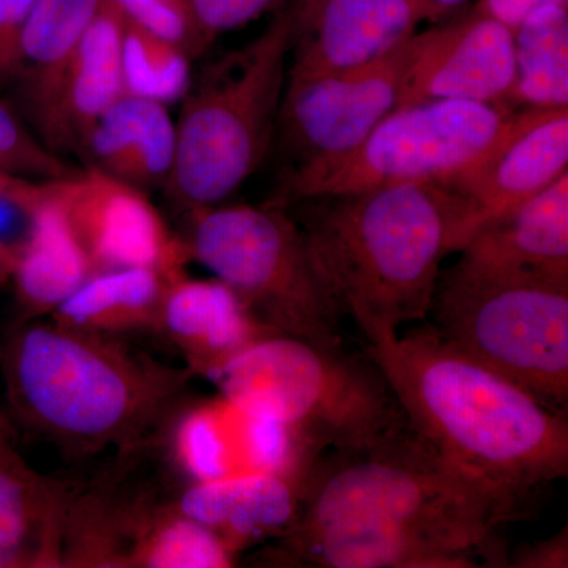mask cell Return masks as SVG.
<instances>
[{
  "label": "cell",
  "mask_w": 568,
  "mask_h": 568,
  "mask_svg": "<svg viewBox=\"0 0 568 568\" xmlns=\"http://www.w3.org/2000/svg\"><path fill=\"white\" fill-rule=\"evenodd\" d=\"M211 381L219 394L290 426L321 450L364 454L416 433L368 357L362 361L293 336L257 339Z\"/></svg>",
  "instance_id": "5b68a950"
},
{
  "label": "cell",
  "mask_w": 568,
  "mask_h": 568,
  "mask_svg": "<svg viewBox=\"0 0 568 568\" xmlns=\"http://www.w3.org/2000/svg\"><path fill=\"white\" fill-rule=\"evenodd\" d=\"M0 369L10 420L65 457L155 446L193 373L133 349L121 336L50 321H17Z\"/></svg>",
  "instance_id": "3957f363"
},
{
  "label": "cell",
  "mask_w": 568,
  "mask_h": 568,
  "mask_svg": "<svg viewBox=\"0 0 568 568\" xmlns=\"http://www.w3.org/2000/svg\"><path fill=\"white\" fill-rule=\"evenodd\" d=\"M7 283V280L3 278L2 275H0V286H2V284H6Z\"/></svg>",
  "instance_id": "e575fe53"
},
{
  "label": "cell",
  "mask_w": 568,
  "mask_h": 568,
  "mask_svg": "<svg viewBox=\"0 0 568 568\" xmlns=\"http://www.w3.org/2000/svg\"><path fill=\"white\" fill-rule=\"evenodd\" d=\"M123 14V13H122ZM192 55L123 17L122 84L125 95L163 104L181 102L193 84Z\"/></svg>",
  "instance_id": "484cf974"
},
{
  "label": "cell",
  "mask_w": 568,
  "mask_h": 568,
  "mask_svg": "<svg viewBox=\"0 0 568 568\" xmlns=\"http://www.w3.org/2000/svg\"><path fill=\"white\" fill-rule=\"evenodd\" d=\"M37 0H0V81L18 80L20 39Z\"/></svg>",
  "instance_id": "f546056e"
},
{
  "label": "cell",
  "mask_w": 568,
  "mask_h": 568,
  "mask_svg": "<svg viewBox=\"0 0 568 568\" xmlns=\"http://www.w3.org/2000/svg\"><path fill=\"white\" fill-rule=\"evenodd\" d=\"M126 20L178 44L192 58L203 54L209 43L194 21L186 0H112Z\"/></svg>",
  "instance_id": "83f0119b"
},
{
  "label": "cell",
  "mask_w": 568,
  "mask_h": 568,
  "mask_svg": "<svg viewBox=\"0 0 568 568\" xmlns=\"http://www.w3.org/2000/svg\"><path fill=\"white\" fill-rule=\"evenodd\" d=\"M171 278L173 276L145 267L97 272L48 317L93 334H156Z\"/></svg>",
  "instance_id": "cb8c5ba5"
},
{
  "label": "cell",
  "mask_w": 568,
  "mask_h": 568,
  "mask_svg": "<svg viewBox=\"0 0 568 568\" xmlns=\"http://www.w3.org/2000/svg\"><path fill=\"white\" fill-rule=\"evenodd\" d=\"M517 78L508 102L537 110L568 108V6H544L514 31Z\"/></svg>",
  "instance_id": "d4e9b609"
},
{
  "label": "cell",
  "mask_w": 568,
  "mask_h": 568,
  "mask_svg": "<svg viewBox=\"0 0 568 568\" xmlns=\"http://www.w3.org/2000/svg\"><path fill=\"white\" fill-rule=\"evenodd\" d=\"M95 274V265L52 193L50 182H43L31 237L10 278L18 321L50 316Z\"/></svg>",
  "instance_id": "7402d4cb"
},
{
  "label": "cell",
  "mask_w": 568,
  "mask_h": 568,
  "mask_svg": "<svg viewBox=\"0 0 568 568\" xmlns=\"http://www.w3.org/2000/svg\"><path fill=\"white\" fill-rule=\"evenodd\" d=\"M406 44L362 69L286 78L278 125L295 166L346 155L395 110Z\"/></svg>",
  "instance_id": "7c38bea8"
},
{
  "label": "cell",
  "mask_w": 568,
  "mask_h": 568,
  "mask_svg": "<svg viewBox=\"0 0 568 568\" xmlns=\"http://www.w3.org/2000/svg\"><path fill=\"white\" fill-rule=\"evenodd\" d=\"M517 78L514 31L474 9L407 40L398 104L506 103Z\"/></svg>",
  "instance_id": "5bb4252c"
},
{
  "label": "cell",
  "mask_w": 568,
  "mask_h": 568,
  "mask_svg": "<svg viewBox=\"0 0 568 568\" xmlns=\"http://www.w3.org/2000/svg\"><path fill=\"white\" fill-rule=\"evenodd\" d=\"M156 446L183 484L250 474L308 477L323 452L290 426L250 413L219 394L175 407Z\"/></svg>",
  "instance_id": "30bf717a"
},
{
  "label": "cell",
  "mask_w": 568,
  "mask_h": 568,
  "mask_svg": "<svg viewBox=\"0 0 568 568\" xmlns=\"http://www.w3.org/2000/svg\"><path fill=\"white\" fill-rule=\"evenodd\" d=\"M416 435L495 504L504 525L528 517L568 474L566 414L459 353L432 325L369 345Z\"/></svg>",
  "instance_id": "7a4b0ae2"
},
{
  "label": "cell",
  "mask_w": 568,
  "mask_h": 568,
  "mask_svg": "<svg viewBox=\"0 0 568 568\" xmlns=\"http://www.w3.org/2000/svg\"><path fill=\"white\" fill-rule=\"evenodd\" d=\"M437 335L556 413L568 403V280L469 274L437 280Z\"/></svg>",
  "instance_id": "ba28073f"
},
{
  "label": "cell",
  "mask_w": 568,
  "mask_h": 568,
  "mask_svg": "<svg viewBox=\"0 0 568 568\" xmlns=\"http://www.w3.org/2000/svg\"><path fill=\"white\" fill-rule=\"evenodd\" d=\"M507 567L514 568H567L568 536L567 526L555 537L536 544L525 545L508 558Z\"/></svg>",
  "instance_id": "4dcf8cb0"
},
{
  "label": "cell",
  "mask_w": 568,
  "mask_h": 568,
  "mask_svg": "<svg viewBox=\"0 0 568 568\" xmlns=\"http://www.w3.org/2000/svg\"><path fill=\"white\" fill-rule=\"evenodd\" d=\"M97 272L145 267L175 276L192 261L148 193L88 168L50 181Z\"/></svg>",
  "instance_id": "4fadbf2b"
},
{
  "label": "cell",
  "mask_w": 568,
  "mask_h": 568,
  "mask_svg": "<svg viewBox=\"0 0 568 568\" xmlns=\"http://www.w3.org/2000/svg\"><path fill=\"white\" fill-rule=\"evenodd\" d=\"M552 3L568 6V0H478L474 9L487 17L495 18L515 31L534 10L544 6H552Z\"/></svg>",
  "instance_id": "1f68e13d"
},
{
  "label": "cell",
  "mask_w": 568,
  "mask_h": 568,
  "mask_svg": "<svg viewBox=\"0 0 568 568\" xmlns=\"http://www.w3.org/2000/svg\"><path fill=\"white\" fill-rule=\"evenodd\" d=\"M293 39L290 6L193 82L175 122L178 151L164 185L183 211L222 203L263 163L278 125Z\"/></svg>",
  "instance_id": "8992f818"
},
{
  "label": "cell",
  "mask_w": 568,
  "mask_h": 568,
  "mask_svg": "<svg viewBox=\"0 0 568 568\" xmlns=\"http://www.w3.org/2000/svg\"><path fill=\"white\" fill-rule=\"evenodd\" d=\"M205 41L248 24L271 9L275 0H186Z\"/></svg>",
  "instance_id": "f1b7e54d"
},
{
  "label": "cell",
  "mask_w": 568,
  "mask_h": 568,
  "mask_svg": "<svg viewBox=\"0 0 568 568\" xmlns=\"http://www.w3.org/2000/svg\"><path fill=\"white\" fill-rule=\"evenodd\" d=\"M454 267L469 274L568 280V173L481 227Z\"/></svg>",
  "instance_id": "ac0fdd59"
},
{
  "label": "cell",
  "mask_w": 568,
  "mask_h": 568,
  "mask_svg": "<svg viewBox=\"0 0 568 568\" xmlns=\"http://www.w3.org/2000/svg\"><path fill=\"white\" fill-rule=\"evenodd\" d=\"M504 526L480 488L414 433L320 459L275 562L320 568L507 567Z\"/></svg>",
  "instance_id": "6da1fadb"
},
{
  "label": "cell",
  "mask_w": 568,
  "mask_h": 568,
  "mask_svg": "<svg viewBox=\"0 0 568 568\" xmlns=\"http://www.w3.org/2000/svg\"><path fill=\"white\" fill-rule=\"evenodd\" d=\"M515 111L504 103L432 100L396 106L354 151L294 166L272 204L399 185H446L500 140Z\"/></svg>",
  "instance_id": "9c48e42d"
},
{
  "label": "cell",
  "mask_w": 568,
  "mask_h": 568,
  "mask_svg": "<svg viewBox=\"0 0 568 568\" xmlns=\"http://www.w3.org/2000/svg\"><path fill=\"white\" fill-rule=\"evenodd\" d=\"M568 108L515 111L506 132L465 174L443 186L454 205L452 253L504 213L568 173Z\"/></svg>",
  "instance_id": "8fae6325"
},
{
  "label": "cell",
  "mask_w": 568,
  "mask_h": 568,
  "mask_svg": "<svg viewBox=\"0 0 568 568\" xmlns=\"http://www.w3.org/2000/svg\"><path fill=\"white\" fill-rule=\"evenodd\" d=\"M0 171L37 182L73 174L69 164L33 134L17 112L0 100Z\"/></svg>",
  "instance_id": "4316f807"
},
{
  "label": "cell",
  "mask_w": 568,
  "mask_h": 568,
  "mask_svg": "<svg viewBox=\"0 0 568 568\" xmlns=\"http://www.w3.org/2000/svg\"><path fill=\"white\" fill-rule=\"evenodd\" d=\"M325 0H294L291 3L294 18V37L304 32L312 21L315 20L317 11L324 6Z\"/></svg>",
  "instance_id": "d6a6232c"
},
{
  "label": "cell",
  "mask_w": 568,
  "mask_h": 568,
  "mask_svg": "<svg viewBox=\"0 0 568 568\" xmlns=\"http://www.w3.org/2000/svg\"><path fill=\"white\" fill-rule=\"evenodd\" d=\"M274 334L226 284L182 272L168 284L155 335L182 354L193 376L211 381L246 347Z\"/></svg>",
  "instance_id": "e0dca14e"
},
{
  "label": "cell",
  "mask_w": 568,
  "mask_h": 568,
  "mask_svg": "<svg viewBox=\"0 0 568 568\" xmlns=\"http://www.w3.org/2000/svg\"><path fill=\"white\" fill-rule=\"evenodd\" d=\"M73 485L29 465L0 410V568H62Z\"/></svg>",
  "instance_id": "2e32d148"
},
{
  "label": "cell",
  "mask_w": 568,
  "mask_h": 568,
  "mask_svg": "<svg viewBox=\"0 0 568 568\" xmlns=\"http://www.w3.org/2000/svg\"><path fill=\"white\" fill-rule=\"evenodd\" d=\"M122 36V11L112 0H102L63 82L47 140L51 151L81 149L100 115L123 95Z\"/></svg>",
  "instance_id": "44dd1931"
},
{
  "label": "cell",
  "mask_w": 568,
  "mask_h": 568,
  "mask_svg": "<svg viewBox=\"0 0 568 568\" xmlns=\"http://www.w3.org/2000/svg\"><path fill=\"white\" fill-rule=\"evenodd\" d=\"M417 2L425 11L426 21H437L462 9L467 0H417Z\"/></svg>",
  "instance_id": "836d02e7"
},
{
  "label": "cell",
  "mask_w": 568,
  "mask_h": 568,
  "mask_svg": "<svg viewBox=\"0 0 568 568\" xmlns=\"http://www.w3.org/2000/svg\"><path fill=\"white\" fill-rule=\"evenodd\" d=\"M102 0H37L20 39L22 95L47 144L63 82Z\"/></svg>",
  "instance_id": "603a6c76"
},
{
  "label": "cell",
  "mask_w": 568,
  "mask_h": 568,
  "mask_svg": "<svg viewBox=\"0 0 568 568\" xmlns=\"http://www.w3.org/2000/svg\"><path fill=\"white\" fill-rule=\"evenodd\" d=\"M190 257L278 334L343 349L342 315L325 291L304 233L282 205H211L186 212Z\"/></svg>",
  "instance_id": "52a82bcc"
},
{
  "label": "cell",
  "mask_w": 568,
  "mask_h": 568,
  "mask_svg": "<svg viewBox=\"0 0 568 568\" xmlns=\"http://www.w3.org/2000/svg\"><path fill=\"white\" fill-rule=\"evenodd\" d=\"M80 151L89 168L142 192L166 185L178 151V125L166 104L123 95L100 115Z\"/></svg>",
  "instance_id": "ffe728a7"
},
{
  "label": "cell",
  "mask_w": 568,
  "mask_h": 568,
  "mask_svg": "<svg viewBox=\"0 0 568 568\" xmlns=\"http://www.w3.org/2000/svg\"><path fill=\"white\" fill-rule=\"evenodd\" d=\"M325 291L369 345L432 312L452 253L454 205L439 185H399L295 203Z\"/></svg>",
  "instance_id": "277c9868"
},
{
  "label": "cell",
  "mask_w": 568,
  "mask_h": 568,
  "mask_svg": "<svg viewBox=\"0 0 568 568\" xmlns=\"http://www.w3.org/2000/svg\"><path fill=\"white\" fill-rule=\"evenodd\" d=\"M426 21L417 0H325L293 39L287 80L362 69L405 44Z\"/></svg>",
  "instance_id": "9a60e30c"
},
{
  "label": "cell",
  "mask_w": 568,
  "mask_h": 568,
  "mask_svg": "<svg viewBox=\"0 0 568 568\" xmlns=\"http://www.w3.org/2000/svg\"><path fill=\"white\" fill-rule=\"evenodd\" d=\"M310 477L250 474L173 488L174 500L186 517L223 538L235 555L280 538L301 510Z\"/></svg>",
  "instance_id": "d6986e66"
}]
</instances>
